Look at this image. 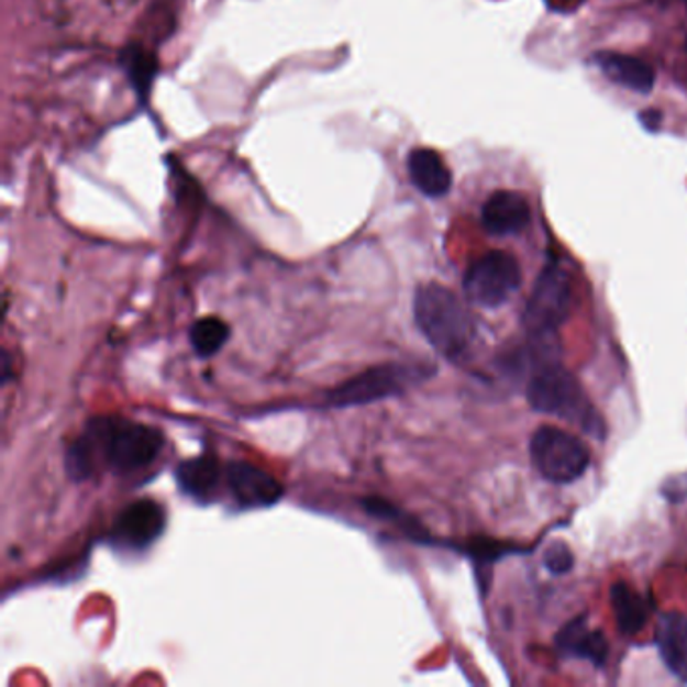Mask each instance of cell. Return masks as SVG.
Returning <instances> with one entry per match:
<instances>
[{"instance_id":"1","label":"cell","mask_w":687,"mask_h":687,"mask_svg":"<svg viewBox=\"0 0 687 687\" xmlns=\"http://www.w3.org/2000/svg\"><path fill=\"white\" fill-rule=\"evenodd\" d=\"M162 450L164 434L154 425L120 415H99L67 450L65 470L75 483L91 480L103 470L130 476L152 466Z\"/></svg>"},{"instance_id":"2","label":"cell","mask_w":687,"mask_h":687,"mask_svg":"<svg viewBox=\"0 0 687 687\" xmlns=\"http://www.w3.org/2000/svg\"><path fill=\"white\" fill-rule=\"evenodd\" d=\"M413 317L425 341L447 362L466 357L476 337V323L456 292L437 282L418 287Z\"/></svg>"},{"instance_id":"3","label":"cell","mask_w":687,"mask_h":687,"mask_svg":"<svg viewBox=\"0 0 687 687\" xmlns=\"http://www.w3.org/2000/svg\"><path fill=\"white\" fill-rule=\"evenodd\" d=\"M527 399L532 410L563 418L599 440H603L607 434L603 418L595 410L577 377L568 374L558 362L532 372L527 386Z\"/></svg>"},{"instance_id":"4","label":"cell","mask_w":687,"mask_h":687,"mask_svg":"<svg viewBox=\"0 0 687 687\" xmlns=\"http://www.w3.org/2000/svg\"><path fill=\"white\" fill-rule=\"evenodd\" d=\"M434 374V367H428L425 363L377 365L326 391L323 406L333 410H347L369 406L381 399L398 398Z\"/></svg>"},{"instance_id":"5","label":"cell","mask_w":687,"mask_h":687,"mask_svg":"<svg viewBox=\"0 0 687 687\" xmlns=\"http://www.w3.org/2000/svg\"><path fill=\"white\" fill-rule=\"evenodd\" d=\"M531 458L544 480L555 484L575 483L591 464V454L579 437L553 425L534 432Z\"/></svg>"},{"instance_id":"6","label":"cell","mask_w":687,"mask_h":687,"mask_svg":"<svg viewBox=\"0 0 687 687\" xmlns=\"http://www.w3.org/2000/svg\"><path fill=\"white\" fill-rule=\"evenodd\" d=\"M573 287L567 273L558 265L544 266L524 307L522 325L529 335H556L567 321Z\"/></svg>"},{"instance_id":"7","label":"cell","mask_w":687,"mask_h":687,"mask_svg":"<svg viewBox=\"0 0 687 687\" xmlns=\"http://www.w3.org/2000/svg\"><path fill=\"white\" fill-rule=\"evenodd\" d=\"M522 270L519 261L512 254L492 251L472 263L464 277L466 299L483 307L498 309L520 289Z\"/></svg>"},{"instance_id":"8","label":"cell","mask_w":687,"mask_h":687,"mask_svg":"<svg viewBox=\"0 0 687 687\" xmlns=\"http://www.w3.org/2000/svg\"><path fill=\"white\" fill-rule=\"evenodd\" d=\"M166 531V510L164 507L142 498L130 507L123 508L111 529V541L125 551H145Z\"/></svg>"},{"instance_id":"9","label":"cell","mask_w":687,"mask_h":687,"mask_svg":"<svg viewBox=\"0 0 687 687\" xmlns=\"http://www.w3.org/2000/svg\"><path fill=\"white\" fill-rule=\"evenodd\" d=\"M226 486L242 508L275 507L285 496V488L275 476L241 459L226 466Z\"/></svg>"},{"instance_id":"10","label":"cell","mask_w":687,"mask_h":687,"mask_svg":"<svg viewBox=\"0 0 687 687\" xmlns=\"http://www.w3.org/2000/svg\"><path fill=\"white\" fill-rule=\"evenodd\" d=\"M176 483L181 492L200 505L217 502L220 486L226 483V468L212 452H204L196 458L184 459L176 468Z\"/></svg>"},{"instance_id":"11","label":"cell","mask_w":687,"mask_h":687,"mask_svg":"<svg viewBox=\"0 0 687 687\" xmlns=\"http://www.w3.org/2000/svg\"><path fill=\"white\" fill-rule=\"evenodd\" d=\"M531 222V206L519 192H496L483 208V226L495 236L519 234Z\"/></svg>"},{"instance_id":"12","label":"cell","mask_w":687,"mask_h":687,"mask_svg":"<svg viewBox=\"0 0 687 687\" xmlns=\"http://www.w3.org/2000/svg\"><path fill=\"white\" fill-rule=\"evenodd\" d=\"M556 650L565 657L587 660L591 664L603 665L609 655V643L601 631L587 625V617H577L568 621L565 628L556 633Z\"/></svg>"},{"instance_id":"13","label":"cell","mask_w":687,"mask_h":687,"mask_svg":"<svg viewBox=\"0 0 687 687\" xmlns=\"http://www.w3.org/2000/svg\"><path fill=\"white\" fill-rule=\"evenodd\" d=\"M655 641L665 667L687 684V617L679 611L660 617Z\"/></svg>"},{"instance_id":"14","label":"cell","mask_w":687,"mask_h":687,"mask_svg":"<svg viewBox=\"0 0 687 687\" xmlns=\"http://www.w3.org/2000/svg\"><path fill=\"white\" fill-rule=\"evenodd\" d=\"M410 180L423 196L442 198L452 188V171L442 156L430 147H415L408 156Z\"/></svg>"},{"instance_id":"15","label":"cell","mask_w":687,"mask_h":687,"mask_svg":"<svg viewBox=\"0 0 687 687\" xmlns=\"http://www.w3.org/2000/svg\"><path fill=\"white\" fill-rule=\"evenodd\" d=\"M599 69L617 85H623L631 91L650 93L655 85V71L652 65L645 60L631 57V55H619V53H601L597 55Z\"/></svg>"},{"instance_id":"16","label":"cell","mask_w":687,"mask_h":687,"mask_svg":"<svg viewBox=\"0 0 687 687\" xmlns=\"http://www.w3.org/2000/svg\"><path fill=\"white\" fill-rule=\"evenodd\" d=\"M611 605L617 628L623 635H635L647 625L652 605L640 592L633 591L628 583H616L611 587Z\"/></svg>"},{"instance_id":"17","label":"cell","mask_w":687,"mask_h":687,"mask_svg":"<svg viewBox=\"0 0 687 687\" xmlns=\"http://www.w3.org/2000/svg\"><path fill=\"white\" fill-rule=\"evenodd\" d=\"M123 69L128 73L135 93L142 97V101H147L154 79L159 73L156 57L140 45H130L123 51Z\"/></svg>"},{"instance_id":"18","label":"cell","mask_w":687,"mask_h":687,"mask_svg":"<svg viewBox=\"0 0 687 687\" xmlns=\"http://www.w3.org/2000/svg\"><path fill=\"white\" fill-rule=\"evenodd\" d=\"M230 339V326L218 317H204L190 329V345L202 359L217 355Z\"/></svg>"},{"instance_id":"19","label":"cell","mask_w":687,"mask_h":687,"mask_svg":"<svg viewBox=\"0 0 687 687\" xmlns=\"http://www.w3.org/2000/svg\"><path fill=\"white\" fill-rule=\"evenodd\" d=\"M575 565V556L565 543H555L544 553V567L553 575H565Z\"/></svg>"},{"instance_id":"20","label":"cell","mask_w":687,"mask_h":687,"mask_svg":"<svg viewBox=\"0 0 687 687\" xmlns=\"http://www.w3.org/2000/svg\"><path fill=\"white\" fill-rule=\"evenodd\" d=\"M641 121L645 123V128H647V130H652V132H655V130L660 128L662 113H660V111H643V113H641Z\"/></svg>"}]
</instances>
